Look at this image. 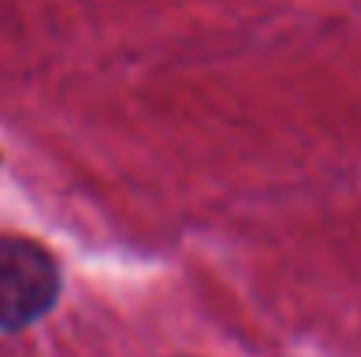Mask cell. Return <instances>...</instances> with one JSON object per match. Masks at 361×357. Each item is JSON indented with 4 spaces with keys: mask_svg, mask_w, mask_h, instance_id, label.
Instances as JSON below:
<instances>
[{
    "mask_svg": "<svg viewBox=\"0 0 361 357\" xmlns=\"http://www.w3.org/2000/svg\"><path fill=\"white\" fill-rule=\"evenodd\" d=\"M60 287V263L42 242L0 235V333L39 322L56 305Z\"/></svg>",
    "mask_w": 361,
    "mask_h": 357,
    "instance_id": "6da1fadb",
    "label": "cell"
}]
</instances>
